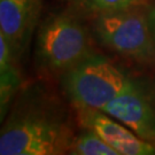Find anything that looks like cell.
Wrapping results in <instances>:
<instances>
[{"mask_svg": "<svg viewBox=\"0 0 155 155\" xmlns=\"http://www.w3.org/2000/svg\"><path fill=\"white\" fill-rule=\"evenodd\" d=\"M94 30L102 44L123 55L145 60L154 50L148 20L134 12L100 13Z\"/></svg>", "mask_w": 155, "mask_h": 155, "instance_id": "obj_4", "label": "cell"}, {"mask_svg": "<svg viewBox=\"0 0 155 155\" xmlns=\"http://www.w3.org/2000/svg\"><path fill=\"white\" fill-rule=\"evenodd\" d=\"M69 153L76 155H120L98 133L89 127L74 138Z\"/></svg>", "mask_w": 155, "mask_h": 155, "instance_id": "obj_9", "label": "cell"}, {"mask_svg": "<svg viewBox=\"0 0 155 155\" xmlns=\"http://www.w3.org/2000/svg\"><path fill=\"white\" fill-rule=\"evenodd\" d=\"M82 122L93 130L120 155H153L155 146L139 138L127 125L105 111L93 108H78Z\"/></svg>", "mask_w": 155, "mask_h": 155, "instance_id": "obj_7", "label": "cell"}, {"mask_svg": "<svg viewBox=\"0 0 155 155\" xmlns=\"http://www.w3.org/2000/svg\"><path fill=\"white\" fill-rule=\"evenodd\" d=\"M147 20H148L150 36H152V39H153V45H154V50H155V7L150 11Z\"/></svg>", "mask_w": 155, "mask_h": 155, "instance_id": "obj_12", "label": "cell"}, {"mask_svg": "<svg viewBox=\"0 0 155 155\" xmlns=\"http://www.w3.org/2000/svg\"><path fill=\"white\" fill-rule=\"evenodd\" d=\"M69 124L40 85H22L0 125V155H55L69 152Z\"/></svg>", "mask_w": 155, "mask_h": 155, "instance_id": "obj_1", "label": "cell"}, {"mask_svg": "<svg viewBox=\"0 0 155 155\" xmlns=\"http://www.w3.org/2000/svg\"><path fill=\"white\" fill-rule=\"evenodd\" d=\"M22 85V76L14 64L0 74V125L8 115Z\"/></svg>", "mask_w": 155, "mask_h": 155, "instance_id": "obj_8", "label": "cell"}, {"mask_svg": "<svg viewBox=\"0 0 155 155\" xmlns=\"http://www.w3.org/2000/svg\"><path fill=\"white\" fill-rule=\"evenodd\" d=\"M13 56H12L11 47L6 39L2 30L0 29V74L7 70L13 63Z\"/></svg>", "mask_w": 155, "mask_h": 155, "instance_id": "obj_11", "label": "cell"}, {"mask_svg": "<svg viewBox=\"0 0 155 155\" xmlns=\"http://www.w3.org/2000/svg\"><path fill=\"white\" fill-rule=\"evenodd\" d=\"M93 53L87 30L71 14L50 15L40 23L35 62L41 74L61 76Z\"/></svg>", "mask_w": 155, "mask_h": 155, "instance_id": "obj_2", "label": "cell"}, {"mask_svg": "<svg viewBox=\"0 0 155 155\" xmlns=\"http://www.w3.org/2000/svg\"><path fill=\"white\" fill-rule=\"evenodd\" d=\"M90 8L99 13L125 11L140 0H86Z\"/></svg>", "mask_w": 155, "mask_h": 155, "instance_id": "obj_10", "label": "cell"}, {"mask_svg": "<svg viewBox=\"0 0 155 155\" xmlns=\"http://www.w3.org/2000/svg\"><path fill=\"white\" fill-rule=\"evenodd\" d=\"M102 111L155 146V84L133 79L131 86L106 105Z\"/></svg>", "mask_w": 155, "mask_h": 155, "instance_id": "obj_5", "label": "cell"}, {"mask_svg": "<svg viewBox=\"0 0 155 155\" xmlns=\"http://www.w3.org/2000/svg\"><path fill=\"white\" fill-rule=\"evenodd\" d=\"M132 81L108 59L95 53L61 75L63 91L74 105L100 110L127 91Z\"/></svg>", "mask_w": 155, "mask_h": 155, "instance_id": "obj_3", "label": "cell"}, {"mask_svg": "<svg viewBox=\"0 0 155 155\" xmlns=\"http://www.w3.org/2000/svg\"><path fill=\"white\" fill-rule=\"evenodd\" d=\"M40 8V0H0V29L9 44L13 61H20L28 50Z\"/></svg>", "mask_w": 155, "mask_h": 155, "instance_id": "obj_6", "label": "cell"}]
</instances>
